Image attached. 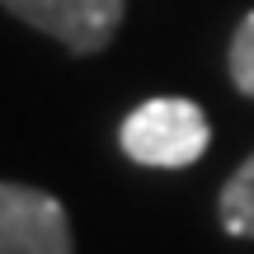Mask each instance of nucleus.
I'll list each match as a JSON object with an SVG mask.
<instances>
[{
    "instance_id": "nucleus-5",
    "label": "nucleus",
    "mask_w": 254,
    "mask_h": 254,
    "mask_svg": "<svg viewBox=\"0 0 254 254\" xmlns=\"http://www.w3.org/2000/svg\"><path fill=\"white\" fill-rule=\"evenodd\" d=\"M231 80L245 99H254V9L240 19L236 38H231Z\"/></svg>"
},
{
    "instance_id": "nucleus-2",
    "label": "nucleus",
    "mask_w": 254,
    "mask_h": 254,
    "mask_svg": "<svg viewBox=\"0 0 254 254\" xmlns=\"http://www.w3.org/2000/svg\"><path fill=\"white\" fill-rule=\"evenodd\" d=\"M28 28L66 43L75 57H94L123 24V0H0Z\"/></svg>"
},
{
    "instance_id": "nucleus-4",
    "label": "nucleus",
    "mask_w": 254,
    "mask_h": 254,
    "mask_svg": "<svg viewBox=\"0 0 254 254\" xmlns=\"http://www.w3.org/2000/svg\"><path fill=\"white\" fill-rule=\"evenodd\" d=\"M217 212H221V226H226L231 236L254 240V155H250V160L226 179Z\"/></svg>"
},
{
    "instance_id": "nucleus-1",
    "label": "nucleus",
    "mask_w": 254,
    "mask_h": 254,
    "mask_svg": "<svg viewBox=\"0 0 254 254\" xmlns=\"http://www.w3.org/2000/svg\"><path fill=\"white\" fill-rule=\"evenodd\" d=\"M123 151L146 170H184L212 141V127L193 99H146L118 127Z\"/></svg>"
},
{
    "instance_id": "nucleus-3",
    "label": "nucleus",
    "mask_w": 254,
    "mask_h": 254,
    "mask_svg": "<svg viewBox=\"0 0 254 254\" xmlns=\"http://www.w3.org/2000/svg\"><path fill=\"white\" fill-rule=\"evenodd\" d=\"M0 254H71L66 207L43 189L0 184Z\"/></svg>"
}]
</instances>
